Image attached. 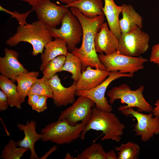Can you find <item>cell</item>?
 I'll return each mask as SVG.
<instances>
[{"label":"cell","instance_id":"1","mask_svg":"<svg viewBox=\"0 0 159 159\" xmlns=\"http://www.w3.org/2000/svg\"><path fill=\"white\" fill-rule=\"evenodd\" d=\"M72 13L79 20L82 29V42L80 47H76L72 52L78 57L82 63V70L87 67L100 70H107L101 62L96 51L95 38L99 32L105 19L104 15L89 18L84 16L77 8H69Z\"/></svg>","mask_w":159,"mask_h":159},{"label":"cell","instance_id":"2","mask_svg":"<svg viewBox=\"0 0 159 159\" xmlns=\"http://www.w3.org/2000/svg\"><path fill=\"white\" fill-rule=\"evenodd\" d=\"M52 40L48 27L38 20L31 24L19 25L16 33L6 40V44L14 47L21 42H28L32 45L31 54L35 56L42 54L46 45Z\"/></svg>","mask_w":159,"mask_h":159},{"label":"cell","instance_id":"3","mask_svg":"<svg viewBox=\"0 0 159 159\" xmlns=\"http://www.w3.org/2000/svg\"><path fill=\"white\" fill-rule=\"evenodd\" d=\"M125 125L122 123L115 115L111 112H106L94 107L91 116L81 134L80 138L84 140L88 131H101L104 135L102 141L110 139L119 142L123 134Z\"/></svg>","mask_w":159,"mask_h":159},{"label":"cell","instance_id":"4","mask_svg":"<svg viewBox=\"0 0 159 159\" xmlns=\"http://www.w3.org/2000/svg\"><path fill=\"white\" fill-rule=\"evenodd\" d=\"M144 89V86L142 85L137 89L132 90L125 83L115 87L107 93L109 98V102L112 105L116 100L120 99L122 103L126 104V105H121L118 108L120 111L129 107H135L140 112H152L153 108L146 100L143 94Z\"/></svg>","mask_w":159,"mask_h":159},{"label":"cell","instance_id":"5","mask_svg":"<svg viewBox=\"0 0 159 159\" xmlns=\"http://www.w3.org/2000/svg\"><path fill=\"white\" fill-rule=\"evenodd\" d=\"M87 122L72 126L64 121L58 120L42 128L41 134L43 142L50 141L58 145L69 144L80 138Z\"/></svg>","mask_w":159,"mask_h":159},{"label":"cell","instance_id":"6","mask_svg":"<svg viewBox=\"0 0 159 159\" xmlns=\"http://www.w3.org/2000/svg\"><path fill=\"white\" fill-rule=\"evenodd\" d=\"M61 23V26L59 29L48 28L49 33L52 37L65 40L68 51L72 52L82 37L81 25L78 19L69 10L63 15Z\"/></svg>","mask_w":159,"mask_h":159},{"label":"cell","instance_id":"7","mask_svg":"<svg viewBox=\"0 0 159 159\" xmlns=\"http://www.w3.org/2000/svg\"><path fill=\"white\" fill-rule=\"evenodd\" d=\"M101 62L109 72L118 71L122 73L134 74L144 68V64L148 60L140 56L131 57L120 54L116 50L105 55L103 53L98 55Z\"/></svg>","mask_w":159,"mask_h":159},{"label":"cell","instance_id":"8","mask_svg":"<svg viewBox=\"0 0 159 159\" xmlns=\"http://www.w3.org/2000/svg\"><path fill=\"white\" fill-rule=\"evenodd\" d=\"M149 40V34L137 27L128 33L121 34L116 51L126 56L139 57L148 49Z\"/></svg>","mask_w":159,"mask_h":159},{"label":"cell","instance_id":"9","mask_svg":"<svg viewBox=\"0 0 159 159\" xmlns=\"http://www.w3.org/2000/svg\"><path fill=\"white\" fill-rule=\"evenodd\" d=\"M125 116L132 115L135 117L137 123L133 131L135 135L140 136L142 141L146 142L152 138L154 135L159 134V117L153 116L152 112L144 114L135 110L133 107H129L120 111Z\"/></svg>","mask_w":159,"mask_h":159},{"label":"cell","instance_id":"10","mask_svg":"<svg viewBox=\"0 0 159 159\" xmlns=\"http://www.w3.org/2000/svg\"><path fill=\"white\" fill-rule=\"evenodd\" d=\"M134 74L122 73L118 71L110 72L107 77L101 84L96 87L89 90L77 91L76 95L84 96L92 100L95 103V107L100 110L111 112L112 107L105 96L107 89L109 85L113 81L122 77H132Z\"/></svg>","mask_w":159,"mask_h":159},{"label":"cell","instance_id":"11","mask_svg":"<svg viewBox=\"0 0 159 159\" xmlns=\"http://www.w3.org/2000/svg\"><path fill=\"white\" fill-rule=\"evenodd\" d=\"M32 6L38 20L48 28L56 27L59 25L63 15L69 10L66 5H57L50 0H39Z\"/></svg>","mask_w":159,"mask_h":159},{"label":"cell","instance_id":"12","mask_svg":"<svg viewBox=\"0 0 159 159\" xmlns=\"http://www.w3.org/2000/svg\"><path fill=\"white\" fill-rule=\"evenodd\" d=\"M71 106L63 111L58 120L65 121L69 125L75 126L80 122H88L92 112L95 103L88 97L80 96Z\"/></svg>","mask_w":159,"mask_h":159},{"label":"cell","instance_id":"13","mask_svg":"<svg viewBox=\"0 0 159 159\" xmlns=\"http://www.w3.org/2000/svg\"><path fill=\"white\" fill-rule=\"evenodd\" d=\"M53 94V102L57 107H60L72 104L75 101L77 82H74L69 87H64L58 75L56 74L48 80Z\"/></svg>","mask_w":159,"mask_h":159},{"label":"cell","instance_id":"14","mask_svg":"<svg viewBox=\"0 0 159 159\" xmlns=\"http://www.w3.org/2000/svg\"><path fill=\"white\" fill-rule=\"evenodd\" d=\"M4 52V56L0 57V73L14 82L17 76L28 71L19 61L17 52L5 48Z\"/></svg>","mask_w":159,"mask_h":159},{"label":"cell","instance_id":"15","mask_svg":"<svg viewBox=\"0 0 159 159\" xmlns=\"http://www.w3.org/2000/svg\"><path fill=\"white\" fill-rule=\"evenodd\" d=\"M118 44V39L109 29L107 23L104 22L95 36V46L96 52L110 54L116 50Z\"/></svg>","mask_w":159,"mask_h":159},{"label":"cell","instance_id":"16","mask_svg":"<svg viewBox=\"0 0 159 159\" xmlns=\"http://www.w3.org/2000/svg\"><path fill=\"white\" fill-rule=\"evenodd\" d=\"M87 67L82 71L77 82V91H86L93 89L102 82L108 76L110 72L107 70L93 69Z\"/></svg>","mask_w":159,"mask_h":159},{"label":"cell","instance_id":"17","mask_svg":"<svg viewBox=\"0 0 159 159\" xmlns=\"http://www.w3.org/2000/svg\"><path fill=\"white\" fill-rule=\"evenodd\" d=\"M18 128L23 131L24 137L17 142L18 146L28 149L31 152L30 158L39 159L35 150V144L36 142L41 139L42 135L38 133L36 131V122L34 120L28 121L26 124H18Z\"/></svg>","mask_w":159,"mask_h":159},{"label":"cell","instance_id":"18","mask_svg":"<svg viewBox=\"0 0 159 159\" xmlns=\"http://www.w3.org/2000/svg\"><path fill=\"white\" fill-rule=\"evenodd\" d=\"M44 48L41 56L42 63L39 69L42 71L50 60L60 55L66 56L69 53L66 41L60 38H55L53 40L50 41L46 45Z\"/></svg>","mask_w":159,"mask_h":159},{"label":"cell","instance_id":"19","mask_svg":"<svg viewBox=\"0 0 159 159\" xmlns=\"http://www.w3.org/2000/svg\"><path fill=\"white\" fill-rule=\"evenodd\" d=\"M121 6L122 18L119 20L121 33H128L137 27L142 29V18L132 6L124 4Z\"/></svg>","mask_w":159,"mask_h":159},{"label":"cell","instance_id":"20","mask_svg":"<svg viewBox=\"0 0 159 159\" xmlns=\"http://www.w3.org/2000/svg\"><path fill=\"white\" fill-rule=\"evenodd\" d=\"M122 6L117 5L114 0H104V6L102 9L107 19L110 30L119 38L121 34L119 16L122 11Z\"/></svg>","mask_w":159,"mask_h":159},{"label":"cell","instance_id":"21","mask_svg":"<svg viewBox=\"0 0 159 159\" xmlns=\"http://www.w3.org/2000/svg\"><path fill=\"white\" fill-rule=\"evenodd\" d=\"M67 7H75L78 9L85 16L94 18L104 15L102 0H79L74 2L67 4Z\"/></svg>","mask_w":159,"mask_h":159},{"label":"cell","instance_id":"22","mask_svg":"<svg viewBox=\"0 0 159 159\" xmlns=\"http://www.w3.org/2000/svg\"><path fill=\"white\" fill-rule=\"evenodd\" d=\"M39 74V72L38 71H28L16 77L17 92L21 103L24 102L26 97L28 96L30 90L37 79Z\"/></svg>","mask_w":159,"mask_h":159},{"label":"cell","instance_id":"23","mask_svg":"<svg viewBox=\"0 0 159 159\" xmlns=\"http://www.w3.org/2000/svg\"><path fill=\"white\" fill-rule=\"evenodd\" d=\"M0 88L6 95L9 106L21 108V103L17 92V87L10 79L4 75H0Z\"/></svg>","mask_w":159,"mask_h":159},{"label":"cell","instance_id":"24","mask_svg":"<svg viewBox=\"0 0 159 159\" xmlns=\"http://www.w3.org/2000/svg\"><path fill=\"white\" fill-rule=\"evenodd\" d=\"M65 71L72 74L71 78L74 82H77L82 73V63L80 59L72 52L66 56L64 65L60 72Z\"/></svg>","mask_w":159,"mask_h":159},{"label":"cell","instance_id":"25","mask_svg":"<svg viewBox=\"0 0 159 159\" xmlns=\"http://www.w3.org/2000/svg\"><path fill=\"white\" fill-rule=\"evenodd\" d=\"M118 151V159H137L140 148L137 144L130 141L122 143L119 146L114 147Z\"/></svg>","mask_w":159,"mask_h":159},{"label":"cell","instance_id":"26","mask_svg":"<svg viewBox=\"0 0 159 159\" xmlns=\"http://www.w3.org/2000/svg\"><path fill=\"white\" fill-rule=\"evenodd\" d=\"M106 152L102 146L93 143L78 154L75 159H106Z\"/></svg>","mask_w":159,"mask_h":159},{"label":"cell","instance_id":"27","mask_svg":"<svg viewBox=\"0 0 159 159\" xmlns=\"http://www.w3.org/2000/svg\"><path fill=\"white\" fill-rule=\"evenodd\" d=\"M17 147V142L10 140L2 150L1 158L4 159H20L29 150L26 148Z\"/></svg>","mask_w":159,"mask_h":159},{"label":"cell","instance_id":"28","mask_svg":"<svg viewBox=\"0 0 159 159\" xmlns=\"http://www.w3.org/2000/svg\"><path fill=\"white\" fill-rule=\"evenodd\" d=\"M66 56L60 55L50 60L42 71L44 79L49 80L52 78L57 72H60L63 67Z\"/></svg>","mask_w":159,"mask_h":159},{"label":"cell","instance_id":"29","mask_svg":"<svg viewBox=\"0 0 159 159\" xmlns=\"http://www.w3.org/2000/svg\"><path fill=\"white\" fill-rule=\"evenodd\" d=\"M32 94L45 96L52 99L53 94L48 80L42 77L37 78L30 90L28 96Z\"/></svg>","mask_w":159,"mask_h":159},{"label":"cell","instance_id":"30","mask_svg":"<svg viewBox=\"0 0 159 159\" xmlns=\"http://www.w3.org/2000/svg\"><path fill=\"white\" fill-rule=\"evenodd\" d=\"M0 10L1 11H3L9 13L11 15L12 17L16 18L18 21L19 25H23L26 24V19L30 13L33 10H32L27 11L24 13L20 14L18 12L14 11L11 12L9 11L6 9L4 8L2 6H0Z\"/></svg>","mask_w":159,"mask_h":159},{"label":"cell","instance_id":"31","mask_svg":"<svg viewBox=\"0 0 159 159\" xmlns=\"http://www.w3.org/2000/svg\"><path fill=\"white\" fill-rule=\"evenodd\" d=\"M150 61L158 64L159 67V42L154 45L152 48Z\"/></svg>","mask_w":159,"mask_h":159},{"label":"cell","instance_id":"32","mask_svg":"<svg viewBox=\"0 0 159 159\" xmlns=\"http://www.w3.org/2000/svg\"><path fill=\"white\" fill-rule=\"evenodd\" d=\"M48 98L44 96H40L38 102L33 110L38 112L44 111L47 107V100Z\"/></svg>","mask_w":159,"mask_h":159},{"label":"cell","instance_id":"33","mask_svg":"<svg viewBox=\"0 0 159 159\" xmlns=\"http://www.w3.org/2000/svg\"><path fill=\"white\" fill-rule=\"evenodd\" d=\"M9 106L7 98L4 92L0 90V111L6 110Z\"/></svg>","mask_w":159,"mask_h":159},{"label":"cell","instance_id":"34","mask_svg":"<svg viewBox=\"0 0 159 159\" xmlns=\"http://www.w3.org/2000/svg\"><path fill=\"white\" fill-rule=\"evenodd\" d=\"M28 96V103L33 110L38 102L40 96L36 94H32Z\"/></svg>","mask_w":159,"mask_h":159},{"label":"cell","instance_id":"35","mask_svg":"<svg viewBox=\"0 0 159 159\" xmlns=\"http://www.w3.org/2000/svg\"><path fill=\"white\" fill-rule=\"evenodd\" d=\"M154 105L155 107L152 112L153 116L159 117V99L156 101Z\"/></svg>","mask_w":159,"mask_h":159},{"label":"cell","instance_id":"36","mask_svg":"<svg viewBox=\"0 0 159 159\" xmlns=\"http://www.w3.org/2000/svg\"><path fill=\"white\" fill-rule=\"evenodd\" d=\"M106 159H118L114 150H110L106 153Z\"/></svg>","mask_w":159,"mask_h":159},{"label":"cell","instance_id":"37","mask_svg":"<svg viewBox=\"0 0 159 159\" xmlns=\"http://www.w3.org/2000/svg\"><path fill=\"white\" fill-rule=\"evenodd\" d=\"M58 149L57 145L53 147L43 156L39 159H46L52 153L56 150Z\"/></svg>","mask_w":159,"mask_h":159},{"label":"cell","instance_id":"38","mask_svg":"<svg viewBox=\"0 0 159 159\" xmlns=\"http://www.w3.org/2000/svg\"><path fill=\"white\" fill-rule=\"evenodd\" d=\"M59 1H60L65 3L67 4H68L72 3L75 2H76L79 0H56Z\"/></svg>","mask_w":159,"mask_h":159},{"label":"cell","instance_id":"39","mask_svg":"<svg viewBox=\"0 0 159 159\" xmlns=\"http://www.w3.org/2000/svg\"><path fill=\"white\" fill-rule=\"evenodd\" d=\"M27 3L29 5L32 6L34 3L39 0H21Z\"/></svg>","mask_w":159,"mask_h":159},{"label":"cell","instance_id":"40","mask_svg":"<svg viewBox=\"0 0 159 159\" xmlns=\"http://www.w3.org/2000/svg\"><path fill=\"white\" fill-rule=\"evenodd\" d=\"M64 159H73L74 158L72 156L71 154L69 153H67L65 155V157Z\"/></svg>","mask_w":159,"mask_h":159}]
</instances>
